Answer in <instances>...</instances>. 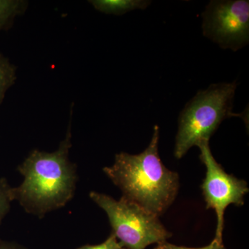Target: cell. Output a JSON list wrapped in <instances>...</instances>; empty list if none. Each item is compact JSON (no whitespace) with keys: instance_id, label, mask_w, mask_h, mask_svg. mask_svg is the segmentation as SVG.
Segmentation results:
<instances>
[{"instance_id":"obj_1","label":"cell","mask_w":249,"mask_h":249,"mask_svg":"<svg viewBox=\"0 0 249 249\" xmlns=\"http://www.w3.org/2000/svg\"><path fill=\"white\" fill-rule=\"evenodd\" d=\"M71 138L70 121L66 137L58 150L51 153L33 150L18 167L24 179L13 188V197L27 213L41 219L73 199L78 175L76 165L69 160Z\"/></svg>"},{"instance_id":"obj_2","label":"cell","mask_w":249,"mask_h":249,"mask_svg":"<svg viewBox=\"0 0 249 249\" xmlns=\"http://www.w3.org/2000/svg\"><path fill=\"white\" fill-rule=\"evenodd\" d=\"M160 127L156 125L151 142L139 155L117 154L115 161L103 171L122 191L123 196L160 216L178 196L179 177L165 166L159 155Z\"/></svg>"},{"instance_id":"obj_3","label":"cell","mask_w":249,"mask_h":249,"mask_svg":"<svg viewBox=\"0 0 249 249\" xmlns=\"http://www.w3.org/2000/svg\"><path fill=\"white\" fill-rule=\"evenodd\" d=\"M236 81L211 85L199 91L181 111L175 139L174 155L182 158L192 147L209 142L223 121L235 115L232 113Z\"/></svg>"},{"instance_id":"obj_4","label":"cell","mask_w":249,"mask_h":249,"mask_svg":"<svg viewBox=\"0 0 249 249\" xmlns=\"http://www.w3.org/2000/svg\"><path fill=\"white\" fill-rule=\"evenodd\" d=\"M89 196L107 214L112 232L127 249H145L167 242L171 232L159 216L124 196L117 201L107 195L91 192Z\"/></svg>"},{"instance_id":"obj_5","label":"cell","mask_w":249,"mask_h":249,"mask_svg":"<svg viewBox=\"0 0 249 249\" xmlns=\"http://www.w3.org/2000/svg\"><path fill=\"white\" fill-rule=\"evenodd\" d=\"M209 142H202L197 145L201 152L199 158L206 168V178L201 188L206 209H213L217 214V229L214 240L223 242L226 209L230 204L243 206L244 198L249 189L247 181L229 175L216 161L211 153Z\"/></svg>"},{"instance_id":"obj_6","label":"cell","mask_w":249,"mask_h":249,"mask_svg":"<svg viewBox=\"0 0 249 249\" xmlns=\"http://www.w3.org/2000/svg\"><path fill=\"white\" fill-rule=\"evenodd\" d=\"M202 18L203 34L222 48L235 52L249 43L248 0L211 1Z\"/></svg>"},{"instance_id":"obj_7","label":"cell","mask_w":249,"mask_h":249,"mask_svg":"<svg viewBox=\"0 0 249 249\" xmlns=\"http://www.w3.org/2000/svg\"><path fill=\"white\" fill-rule=\"evenodd\" d=\"M93 7L106 14L120 16L136 9H145L151 1L146 0H92Z\"/></svg>"},{"instance_id":"obj_8","label":"cell","mask_w":249,"mask_h":249,"mask_svg":"<svg viewBox=\"0 0 249 249\" xmlns=\"http://www.w3.org/2000/svg\"><path fill=\"white\" fill-rule=\"evenodd\" d=\"M27 6V1L0 0V31L12 27L14 18L23 14Z\"/></svg>"},{"instance_id":"obj_9","label":"cell","mask_w":249,"mask_h":249,"mask_svg":"<svg viewBox=\"0 0 249 249\" xmlns=\"http://www.w3.org/2000/svg\"><path fill=\"white\" fill-rule=\"evenodd\" d=\"M16 67L10 63L9 59L0 53V104L2 103L5 93L14 84Z\"/></svg>"},{"instance_id":"obj_10","label":"cell","mask_w":249,"mask_h":249,"mask_svg":"<svg viewBox=\"0 0 249 249\" xmlns=\"http://www.w3.org/2000/svg\"><path fill=\"white\" fill-rule=\"evenodd\" d=\"M13 201V187L6 178H0V225L9 213Z\"/></svg>"},{"instance_id":"obj_11","label":"cell","mask_w":249,"mask_h":249,"mask_svg":"<svg viewBox=\"0 0 249 249\" xmlns=\"http://www.w3.org/2000/svg\"><path fill=\"white\" fill-rule=\"evenodd\" d=\"M76 249H127L118 241L114 234L111 233L103 243L96 245H84Z\"/></svg>"},{"instance_id":"obj_12","label":"cell","mask_w":249,"mask_h":249,"mask_svg":"<svg viewBox=\"0 0 249 249\" xmlns=\"http://www.w3.org/2000/svg\"><path fill=\"white\" fill-rule=\"evenodd\" d=\"M154 249H227L223 245V242H217L215 240H213V242L209 245L206 247H201V248H188V247H181V246H177L172 245L168 242H164L159 244Z\"/></svg>"},{"instance_id":"obj_13","label":"cell","mask_w":249,"mask_h":249,"mask_svg":"<svg viewBox=\"0 0 249 249\" xmlns=\"http://www.w3.org/2000/svg\"><path fill=\"white\" fill-rule=\"evenodd\" d=\"M0 249H28L16 242L0 240Z\"/></svg>"}]
</instances>
